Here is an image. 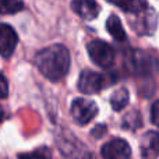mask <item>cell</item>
<instances>
[{
  "mask_svg": "<svg viewBox=\"0 0 159 159\" xmlns=\"http://www.w3.org/2000/svg\"><path fill=\"white\" fill-rule=\"evenodd\" d=\"M38 70L50 81H60L69 73L70 53L63 45H52L35 55Z\"/></svg>",
  "mask_w": 159,
  "mask_h": 159,
  "instance_id": "1",
  "label": "cell"
},
{
  "mask_svg": "<svg viewBox=\"0 0 159 159\" xmlns=\"http://www.w3.org/2000/svg\"><path fill=\"white\" fill-rule=\"evenodd\" d=\"M126 69L135 75H151L159 71V61L144 50H133L126 60Z\"/></svg>",
  "mask_w": 159,
  "mask_h": 159,
  "instance_id": "2",
  "label": "cell"
},
{
  "mask_svg": "<svg viewBox=\"0 0 159 159\" xmlns=\"http://www.w3.org/2000/svg\"><path fill=\"white\" fill-rule=\"evenodd\" d=\"M88 53H89V57L96 66L107 69L113 64L115 61V50L110 46L109 43L101 41V39H96L88 43Z\"/></svg>",
  "mask_w": 159,
  "mask_h": 159,
  "instance_id": "3",
  "label": "cell"
},
{
  "mask_svg": "<svg viewBox=\"0 0 159 159\" xmlns=\"http://www.w3.org/2000/svg\"><path fill=\"white\" fill-rule=\"evenodd\" d=\"M105 85H106V77L101 73H96L93 70H84L80 74L78 89L82 93H87V95L98 93Z\"/></svg>",
  "mask_w": 159,
  "mask_h": 159,
  "instance_id": "4",
  "label": "cell"
},
{
  "mask_svg": "<svg viewBox=\"0 0 159 159\" xmlns=\"http://www.w3.org/2000/svg\"><path fill=\"white\" fill-rule=\"evenodd\" d=\"M98 113V107L89 99L77 98L71 105V116L78 124H88Z\"/></svg>",
  "mask_w": 159,
  "mask_h": 159,
  "instance_id": "5",
  "label": "cell"
},
{
  "mask_svg": "<svg viewBox=\"0 0 159 159\" xmlns=\"http://www.w3.org/2000/svg\"><path fill=\"white\" fill-rule=\"evenodd\" d=\"M101 154L103 159H130L131 148L127 141L121 138H113L102 147Z\"/></svg>",
  "mask_w": 159,
  "mask_h": 159,
  "instance_id": "6",
  "label": "cell"
},
{
  "mask_svg": "<svg viewBox=\"0 0 159 159\" xmlns=\"http://www.w3.org/2000/svg\"><path fill=\"white\" fill-rule=\"evenodd\" d=\"M18 42L16 31L7 24H0V56L8 59L13 55L14 49Z\"/></svg>",
  "mask_w": 159,
  "mask_h": 159,
  "instance_id": "7",
  "label": "cell"
},
{
  "mask_svg": "<svg viewBox=\"0 0 159 159\" xmlns=\"http://www.w3.org/2000/svg\"><path fill=\"white\" fill-rule=\"evenodd\" d=\"M141 155L145 159L159 157V133L148 131L141 138Z\"/></svg>",
  "mask_w": 159,
  "mask_h": 159,
  "instance_id": "8",
  "label": "cell"
},
{
  "mask_svg": "<svg viewBox=\"0 0 159 159\" xmlns=\"http://www.w3.org/2000/svg\"><path fill=\"white\" fill-rule=\"evenodd\" d=\"M71 8L84 20H93L99 14V6L95 2L89 0H78L71 3Z\"/></svg>",
  "mask_w": 159,
  "mask_h": 159,
  "instance_id": "9",
  "label": "cell"
},
{
  "mask_svg": "<svg viewBox=\"0 0 159 159\" xmlns=\"http://www.w3.org/2000/svg\"><path fill=\"white\" fill-rule=\"evenodd\" d=\"M106 30L116 41H126V32L117 16H110L106 21Z\"/></svg>",
  "mask_w": 159,
  "mask_h": 159,
  "instance_id": "10",
  "label": "cell"
},
{
  "mask_svg": "<svg viewBox=\"0 0 159 159\" xmlns=\"http://www.w3.org/2000/svg\"><path fill=\"white\" fill-rule=\"evenodd\" d=\"M129 103V91L126 88H120L116 92H113L112 98H110V105H112L113 110L119 112L123 110Z\"/></svg>",
  "mask_w": 159,
  "mask_h": 159,
  "instance_id": "11",
  "label": "cell"
},
{
  "mask_svg": "<svg viewBox=\"0 0 159 159\" xmlns=\"http://www.w3.org/2000/svg\"><path fill=\"white\" fill-rule=\"evenodd\" d=\"M110 3L123 8V11H126V13H133V14H140L148 7V4L145 2H134V0H129V2H110Z\"/></svg>",
  "mask_w": 159,
  "mask_h": 159,
  "instance_id": "12",
  "label": "cell"
},
{
  "mask_svg": "<svg viewBox=\"0 0 159 159\" xmlns=\"http://www.w3.org/2000/svg\"><path fill=\"white\" fill-rule=\"evenodd\" d=\"M22 7H24V3L22 2H17V0H0V14L2 16L16 14Z\"/></svg>",
  "mask_w": 159,
  "mask_h": 159,
  "instance_id": "13",
  "label": "cell"
},
{
  "mask_svg": "<svg viewBox=\"0 0 159 159\" xmlns=\"http://www.w3.org/2000/svg\"><path fill=\"white\" fill-rule=\"evenodd\" d=\"M18 159H52V154L48 148H38L35 151L30 152V154H22L20 155Z\"/></svg>",
  "mask_w": 159,
  "mask_h": 159,
  "instance_id": "14",
  "label": "cell"
},
{
  "mask_svg": "<svg viewBox=\"0 0 159 159\" xmlns=\"http://www.w3.org/2000/svg\"><path fill=\"white\" fill-rule=\"evenodd\" d=\"M8 96V82L4 75L0 73V99H4Z\"/></svg>",
  "mask_w": 159,
  "mask_h": 159,
  "instance_id": "15",
  "label": "cell"
},
{
  "mask_svg": "<svg viewBox=\"0 0 159 159\" xmlns=\"http://www.w3.org/2000/svg\"><path fill=\"white\" fill-rule=\"evenodd\" d=\"M151 120L155 126L159 127V101H157L154 105H152L151 109Z\"/></svg>",
  "mask_w": 159,
  "mask_h": 159,
  "instance_id": "16",
  "label": "cell"
},
{
  "mask_svg": "<svg viewBox=\"0 0 159 159\" xmlns=\"http://www.w3.org/2000/svg\"><path fill=\"white\" fill-rule=\"evenodd\" d=\"M4 117H6V113H4V109H3L2 106H0V123H2L3 120H4Z\"/></svg>",
  "mask_w": 159,
  "mask_h": 159,
  "instance_id": "17",
  "label": "cell"
}]
</instances>
